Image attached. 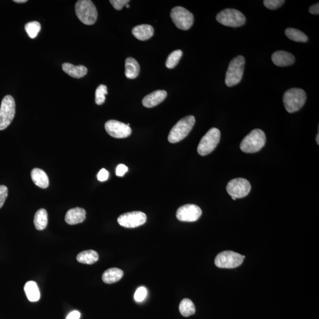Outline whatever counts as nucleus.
I'll return each instance as SVG.
<instances>
[{
	"mask_svg": "<svg viewBox=\"0 0 319 319\" xmlns=\"http://www.w3.org/2000/svg\"><path fill=\"white\" fill-rule=\"evenodd\" d=\"M251 189L248 180L243 178H236L230 180L227 186V191L231 197L243 198L249 194Z\"/></svg>",
	"mask_w": 319,
	"mask_h": 319,
	"instance_id": "nucleus-11",
	"label": "nucleus"
},
{
	"mask_svg": "<svg viewBox=\"0 0 319 319\" xmlns=\"http://www.w3.org/2000/svg\"><path fill=\"white\" fill-rule=\"evenodd\" d=\"M75 12L77 17L86 25H92L97 20V10L90 0H79L77 1Z\"/></svg>",
	"mask_w": 319,
	"mask_h": 319,
	"instance_id": "nucleus-3",
	"label": "nucleus"
},
{
	"mask_svg": "<svg viewBox=\"0 0 319 319\" xmlns=\"http://www.w3.org/2000/svg\"><path fill=\"white\" fill-rule=\"evenodd\" d=\"M146 221V214L140 211L124 213L118 218V224L127 228L139 227L144 224Z\"/></svg>",
	"mask_w": 319,
	"mask_h": 319,
	"instance_id": "nucleus-12",
	"label": "nucleus"
},
{
	"mask_svg": "<svg viewBox=\"0 0 319 319\" xmlns=\"http://www.w3.org/2000/svg\"><path fill=\"white\" fill-rule=\"evenodd\" d=\"M182 55L183 52L180 50L173 52L167 57L166 62V67L169 69H173L177 67Z\"/></svg>",
	"mask_w": 319,
	"mask_h": 319,
	"instance_id": "nucleus-28",
	"label": "nucleus"
},
{
	"mask_svg": "<svg viewBox=\"0 0 319 319\" xmlns=\"http://www.w3.org/2000/svg\"><path fill=\"white\" fill-rule=\"evenodd\" d=\"M109 2H111L115 10H121L124 6L128 4V2H130V1L129 0H111Z\"/></svg>",
	"mask_w": 319,
	"mask_h": 319,
	"instance_id": "nucleus-33",
	"label": "nucleus"
},
{
	"mask_svg": "<svg viewBox=\"0 0 319 319\" xmlns=\"http://www.w3.org/2000/svg\"><path fill=\"white\" fill-rule=\"evenodd\" d=\"M216 18L222 25L231 27H241L246 22V18L243 14L233 9L221 11L217 15Z\"/></svg>",
	"mask_w": 319,
	"mask_h": 319,
	"instance_id": "nucleus-8",
	"label": "nucleus"
},
{
	"mask_svg": "<svg viewBox=\"0 0 319 319\" xmlns=\"http://www.w3.org/2000/svg\"><path fill=\"white\" fill-rule=\"evenodd\" d=\"M106 130L109 136L116 139H124L130 136L131 128L125 124L116 120H109L105 124Z\"/></svg>",
	"mask_w": 319,
	"mask_h": 319,
	"instance_id": "nucleus-13",
	"label": "nucleus"
},
{
	"mask_svg": "<svg viewBox=\"0 0 319 319\" xmlns=\"http://www.w3.org/2000/svg\"><path fill=\"white\" fill-rule=\"evenodd\" d=\"M16 103L12 96L7 95L2 99L0 106V130L9 126L15 118Z\"/></svg>",
	"mask_w": 319,
	"mask_h": 319,
	"instance_id": "nucleus-7",
	"label": "nucleus"
},
{
	"mask_svg": "<svg viewBox=\"0 0 319 319\" xmlns=\"http://www.w3.org/2000/svg\"><path fill=\"white\" fill-rule=\"evenodd\" d=\"M14 2H17V3H24L27 2V0H15Z\"/></svg>",
	"mask_w": 319,
	"mask_h": 319,
	"instance_id": "nucleus-39",
	"label": "nucleus"
},
{
	"mask_svg": "<svg viewBox=\"0 0 319 319\" xmlns=\"http://www.w3.org/2000/svg\"><path fill=\"white\" fill-rule=\"evenodd\" d=\"M246 60L243 56H238L231 60L225 77V84L232 87L241 82L243 78Z\"/></svg>",
	"mask_w": 319,
	"mask_h": 319,
	"instance_id": "nucleus-5",
	"label": "nucleus"
},
{
	"mask_svg": "<svg viewBox=\"0 0 319 319\" xmlns=\"http://www.w3.org/2000/svg\"><path fill=\"white\" fill-rule=\"evenodd\" d=\"M125 75L126 78L133 79L139 76L140 71L139 63L133 57H128L125 60Z\"/></svg>",
	"mask_w": 319,
	"mask_h": 319,
	"instance_id": "nucleus-21",
	"label": "nucleus"
},
{
	"mask_svg": "<svg viewBox=\"0 0 319 319\" xmlns=\"http://www.w3.org/2000/svg\"><path fill=\"white\" fill-rule=\"evenodd\" d=\"M108 94L107 87L105 85H100L97 88L95 92V103L98 106H101L105 103L106 95Z\"/></svg>",
	"mask_w": 319,
	"mask_h": 319,
	"instance_id": "nucleus-30",
	"label": "nucleus"
},
{
	"mask_svg": "<svg viewBox=\"0 0 319 319\" xmlns=\"http://www.w3.org/2000/svg\"><path fill=\"white\" fill-rule=\"evenodd\" d=\"M76 259L79 263L90 265L97 262L99 255L97 252L93 250H87L80 252L77 255Z\"/></svg>",
	"mask_w": 319,
	"mask_h": 319,
	"instance_id": "nucleus-24",
	"label": "nucleus"
},
{
	"mask_svg": "<svg viewBox=\"0 0 319 319\" xmlns=\"http://www.w3.org/2000/svg\"><path fill=\"white\" fill-rule=\"evenodd\" d=\"M24 289L30 301L35 302L39 301L40 291L36 283L35 282L30 281L26 283Z\"/></svg>",
	"mask_w": 319,
	"mask_h": 319,
	"instance_id": "nucleus-23",
	"label": "nucleus"
},
{
	"mask_svg": "<svg viewBox=\"0 0 319 319\" xmlns=\"http://www.w3.org/2000/svg\"><path fill=\"white\" fill-rule=\"evenodd\" d=\"M154 32L153 27L148 24H142V25L134 27L132 30V34L137 39L145 41L152 37Z\"/></svg>",
	"mask_w": 319,
	"mask_h": 319,
	"instance_id": "nucleus-18",
	"label": "nucleus"
},
{
	"mask_svg": "<svg viewBox=\"0 0 319 319\" xmlns=\"http://www.w3.org/2000/svg\"><path fill=\"white\" fill-rule=\"evenodd\" d=\"M147 290L144 287H140L134 294V299L137 302H142L146 298Z\"/></svg>",
	"mask_w": 319,
	"mask_h": 319,
	"instance_id": "nucleus-32",
	"label": "nucleus"
},
{
	"mask_svg": "<svg viewBox=\"0 0 319 319\" xmlns=\"http://www.w3.org/2000/svg\"><path fill=\"white\" fill-rule=\"evenodd\" d=\"M263 2L267 9L276 10L282 7L285 1H283V0H265Z\"/></svg>",
	"mask_w": 319,
	"mask_h": 319,
	"instance_id": "nucleus-31",
	"label": "nucleus"
},
{
	"mask_svg": "<svg viewBox=\"0 0 319 319\" xmlns=\"http://www.w3.org/2000/svg\"><path fill=\"white\" fill-rule=\"evenodd\" d=\"M8 196V189L4 185L0 186V209L4 205Z\"/></svg>",
	"mask_w": 319,
	"mask_h": 319,
	"instance_id": "nucleus-34",
	"label": "nucleus"
},
{
	"mask_svg": "<svg viewBox=\"0 0 319 319\" xmlns=\"http://www.w3.org/2000/svg\"><path fill=\"white\" fill-rule=\"evenodd\" d=\"M306 93L301 89H288L283 95V104L289 113L298 111L306 103Z\"/></svg>",
	"mask_w": 319,
	"mask_h": 319,
	"instance_id": "nucleus-2",
	"label": "nucleus"
},
{
	"mask_svg": "<svg viewBox=\"0 0 319 319\" xmlns=\"http://www.w3.org/2000/svg\"><path fill=\"white\" fill-rule=\"evenodd\" d=\"M31 177L35 185L39 188L45 189L49 186V180L48 175L43 170L38 168L33 169Z\"/></svg>",
	"mask_w": 319,
	"mask_h": 319,
	"instance_id": "nucleus-20",
	"label": "nucleus"
},
{
	"mask_svg": "<svg viewBox=\"0 0 319 319\" xmlns=\"http://www.w3.org/2000/svg\"><path fill=\"white\" fill-rule=\"evenodd\" d=\"M179 310L181 315L184 317H189L190 316L194 315L196 312L194 302L189 299H184L181 301Z\"/></svg>",
	"mask_w": 319,
	"mask_h": 319,
	"instance_id": "nucleus-26",
	"label": "nucleus"
},
{
	"mask_svg": "<svg viewBox=\"0 0 319 319\" xmlns=\"http://www.w3.org/2000/svg\"><path fill=\"white\" fill-rule=\"evenodd\" d=\"M170 17L177 28L181 30H188L194 24L193 14L183 7L173 8L170 13Z\"/></svg>",
	"mask_w": 319,
	"mask_h": 319,
	"instance_id": "nucleus-9",
	"label": "nucleus"
},
{
	"mask_svg": "<svg viewBox=\"0 0 319 319\" xmlns=\"http://www.w3.org/2000/svg\"><path fill=\"white\" fill-rule=\"evenodd\" d=\"M232 199L234 200L236 199V198L233 197H232Z\"/></svg>",
	"mask_w": 319,
	"mask_h": 319,
	"instance_id": "nucleus-42",
	"label": "nucleus"
},
{
	"mask_svg": "<svg viewBox=\"0 0 319 319\" xmlns=\"http://www.w3.org/2000/svg\"><path fill=\"white\" fill-rule=\"evenodd\" d=\"M81 317V313L78 311L74 310L69 314L67 319H79Z\"/></svg>",
	"mask_w": 319,
	"mask_h": 319,
	"instance_id": "nucleus-37",
	"label": "nucleus"
},
{
	"mask_svg": "<svg viewBox=\"0 0 319 319\" xmlns=\"http://www.w3.org/2000/svg\"><path fill=\"white\" fill-rule=\"evenodd\" d=\"M271 59L274 65L280 67H288L293 65L295 61L293 54L283 51L274 52L272 55Z\"/></svg>",
	"mask_w": 319,
	"mask_h": 319,
	"instance_id": "nucleus-16",
	"label": "nucleus"
},
{
	"mask_svg": "<svg viewBox=\"0 0 319 319\" xmlns=\"http://www.w3.org/2000/svg\"><path fill=\"white\" fill-rule=\"evenodd\" d=\"M109 172L105 169H102L97 175L98 180L100 181H105L108 180Z\"/></svg>",
	"mask_w": 319,
	"mask_h": 319,
	"instance_id": "nucleus-35",
	"label": "nucleus"
},
{
	"mask_svg": "<svg viewBox=\"0 0 319 319\" xmlns=\"http://www.w3.org/2000/svg\"><path fill=\"white\" fill-rule=\"evenodd\" d=\"M266 136L260 129H255L245 137L241 142L240 148L246 153H257L265 146Z\"/></svg>",
	"mask_w": 319,
	"mask_h": 319,
	"instance_id": "nucleus-1",
	"label": "nucleus"
},
{
	"mask_svg": "<svg viewBox=\"0 0 319 319\" xmlns=\"http://www.w3.org/2000/svg\"><path fill=\"white\" fill-rule=\"evenodd\" d=\"M25 30L29 37L35 38L40 31L41 25L37 21L29 22L26 24Z\"/></svg>",
	"mask_w": 319,
	"mask_h": 319,
	"instance_id": "nucleus-29",
	"label": "nucleus"
},
{
	"mask_svg": "<svg viewBox=\"0 0 319 319\" xmlns=\"http://www.w3.org/2000/svg\"><path fill=\"white\" fill-rule=\"evenodd\" d=\"M48 213L45 209H40L35 213L34 218L35 228L38 230H45L48 225Z\"/></svg>",
	"mask_w": 319,
	"mask_h": 319,
	"instance_id": "nucleus-25",
	"label": "nucleus"
},
{
	"mask_svg": "<svg viewBox=\"0 0 319 319\" xmlns=\"http://www.w3.org/2000/svg\"><path fill=\"white\" fill-rule=\"evenodd\" d=\"M86 218V211L83 208H75L67 212L65 221L69 225H76L83 222Z\"/></svg>",
	"mask_w": 319,
	"mask_h": 319,
	"instance_id": "nucleus-17",
	"label": "nucleus"
},
{
	"mask_svg": "<svg viewBox=\"0 0 319 319\" xmlns=\"http://www.w3.org/2000/svg\"><path fill=\"white\" fill-rule=\"evenodd\" d=\"M285 34L286 36L294 42H307L308 41L307 35L298 29L288 28L285 30Z\"/></svg>",
	"mask_w": 319,
	"mask_h": 319,
	"instance_id": "nucleus-27",
	"label": "nucleus"
},
{
	"mask_svg": "<svg viewBox=\"0 0 319 319\" xmlns=\"http://www.w3.org/2000/svg\"><path fill=\"white\" fill-rule=\"evenodd\" d=\"M202 214L201 209L193 204L181 206L177 213V218L182 222H195L200 218Z\"/></svg>",
	"mask_w": 319,
	"mask_h": 319,
	"instance_id": "nucleus-14",
	"label": "nucleus"
},
{
	"mask_svg": "<svg viewBox=\"0 0 319 319\" xmlns=\"http://www.w3.org/2000/svg\"><path fill=\"white\" fill-rule=\"evenodd\" d=\"M309 12L312 15H318L319 14V4L316 3L309 8Z\"/></svg>",
	"mask_w": 319,
	"mask_h": 319,
	"instance_id": "nucleus-38",
	"label": "nucleus"
},
{
	"mask_svg": "<svg viewBox=\"0 0 319 319\" xmlns=\"http://www.w3.org/2000/svg\"><path fill=\"white\" fill-rule=\"evenodd\" d=\"M128 167L125 165L120 164L118 165L116 169V175L117 177H123L126 172L128 171Z\"/></svg>",
	"mask_w": 319,
	"mask_h": 319,
	"instance_id": "nucleus-36",
	"label": "nucleus"
},
{
	"mask_svg": "<svg viewBox=\"0 0 319 319\" xmlns=\"http://www.w3.org/2000/svg\"><path fill=\"white\" fill-rule=\"evenodd\" d=\"M243 255L232 251H223L214 260L216 266L221 268H235L243 264Z\"/></svg>",
	"mask_w": 319,
	"mask_h": 319,
	"instance_id": "nucleus-10",
	"label": "nucleus"
},
{
	"mask_svg": "<svg viewBox=\"0 0 319 319\" xmlns=\"http://www.w3.org/2000/svg\"><path fill=\"white\" fill-rule=\"evenodd\" d=\"M124 272L122 269L117 268H111L107 269L103 274V282L106 284H112L120 281L123 277Z\"/></svg>",
	"mask_w": 319,
	"mask_h": 319,
	"instance_id": "nucleus-22",
	"label": "nucleus"
},
{
	"mask_svg": "<svg viewBox=\"0 0 319 319\" xmlns=\"http://www.w3.org/2000/svg\"><path fill=\"white\" fill-rule=\"evenodd\" d=\"M62 70L72 78L78 79L86 75L88 72V69L85 66H75L69 63H63Z\"/></svg>",
	"mask_w": 319,
	"mask_h": 319,
	"instance_id": "nucleus-19",
	"label": "nucleus"
},
{
	"mask_svg": "<svg viewBox=\"0 0 319 319\" xmlns=\"http://www.w3.org/2000/svg\"><path fill=\"white\" fill-rule=\"evenodd\" d=\"M166 90H158L150 93L143 98L142 105L146 108H153L163 102L167 97Z\"/></svg>",
	"mask_w": 319,
	"mask_h": 319,
	"instance_id": "nucleus-15",
	"label": "nucleus"
},
{
	"mask_svg": "<svg viewBox=\"0 0 319 319\" xmlns=\"http://www.w3.org/2000/svg\"><path fill=\"white\" fill-rule=\"evenodd\" d=\"M195 123V118L192 115H189L178 121L170 132L169 142L177 143L185 139L193 128Z\"/></svg>",
	"mask_w": 319,
	"mask_h": 319,
	"instance_id": "nucleus-4",
	"label": "nucleus"
},
{
	"mask_svg": "<svg viewBox=\"0 0 319 319\" xmlns=\"http://www.w3.org/2000/svg\"><path fill=\"white\" fill-rule=\"evenodd\" d=\"M126 8H128H128H130V5H129V4L126 5Z\"/></svg>",
	"mask_w": 319,
	"mask_h": 319,
	"instance_id": "nucleus-41",
	"label": "nucleus"
},
{
	"mask_svg": "<svg viewBox=\"0 0 319 319\" xmlns=\"http://www.w3.org/2000/svg\"><path fill=\"white\" fill-rule=\"evenodd\" d=\"M319 133H318V135H317V137H316V142H317L318 144H319Z\"/></svg>",
	"mask_w": 319,
	"mask_h": 319,
	"instance_id": "nucleus-40",
	"label": "nucleus"
},
{
	"mask_svg": "<svg viewBox=\"0 0 319 319\" xmlns=\"http://www.w3.org/2000/svg\"><path fill=\"white\" fill-rule=\"evenodd\" d=\"M221 139V132L218 128H213L207 132L200 140L197 147V152L200 156L209 155L215 149Z\"/></svg>",
	"mask_w": 319,
	"mask_h": 319,
	"instance_id": "nucleus-6",
	"label": "nucleus"
}]
</instances>
